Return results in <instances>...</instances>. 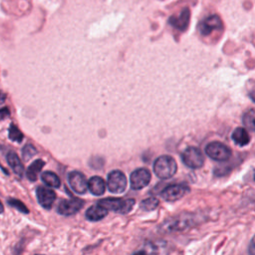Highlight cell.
Returning <instances> with one entry per match:
<instances>
[{
  "label": "cell",
  "mask_w": 255,
  "mask_h": 255,
  "mask_svg": "<svg viewBox=\"0 0 255 255\" xmlns=\"http://www.w3.org/2000/svg\"><path fill=\"white\" fill-rule=\"evenodd\" d=\"M243 125L250 130L255 131V109H249L242 118Z\"/></svg>",
  "instance_id": "obj_20"
},
{
  "label": "cell",
  "mask_w": 255,
  "mask_h": 255,
  "mask_svg": "<svg viewBox=\"0 0 255 255\" xmlns=\"http://www.w3.org/2000/svg\"><path fill=\"white\" fill-rule=\"evenodd\" d=\"M246 90L249 98L255 103V81L249 80L246 84Z\"/></svg>",
  "instance_id": "obj_25"
},
{
  "label": "cell",
  "mask_w": 255,
  "mask_h": 255,
  "mask_svg": "<svg viewBox=\"0 0 255 255\" xmlns=\"http://www.w3.org/2000/svg\"><path fill=\"white\" fill-rule=\"evenodd\" d=\"M150 178H151V175L148 169L137 168L130 173V177H129L130 187L134 190L141 189L149 183Z\"/></svg>",
  "instance_id": "obj_9"
},
{
  "label": "cell",
  "mask_w": 255,
  "mask_h": 255,
  "mask_svg": "<svg viewBox=\"0 0 255 255\" xmlns=\"http://www.w3.org/2000/svg\"><path fill=\"white\" fill-rule=\"evenodd\" d=\"M205 153L208 157L217 161H225L231 156V149L220 141H211L205 146Z\"/></svg>",
  "instance_id": "obj_4"
},
{
  "label": "cell",
  "mask_w": 255,
  "mask_h": 255,
  "mask_svg": "<svg viewBox=\"0 0 255 255\" xmlns=\"http://www.w3.org/2000/svg\"><path fill=\"white\" fill-rule=\"evenodd\" d=\"M190 191V188L182 183L170 184L162 189L160 192L161 197L166 201H175L182 198Z\"/></svg>",
  "instance_id": "obj_8"
},
{
  "label": "cell",
  "mask_w": 255,
  "mask_h": 255,
  "mask_svg": "<svg viewBox=\"0 0 255 255\" xmlns=\"http://www.w3.org/2000/svg\"><path fill=\"white\" fill-rule=\"evenodd\" d=\"M159 201L158 199H156L155 197H148V198H145L143 199L141 202H140V208L144 211H150V210H153L157 207Z\"/></svg>",
  "instance_id": "obj_21"
},
{
  "label": "cell",
  "mask_w": 255,
  "mask_h": 255,
  "mask_svg": "<svg viewBox=\"0 0 255 255\" xmlns=\"http://www.w3.org/2000/svg\"><path fill=\"white\" fill-rule=\"evenodd\" d=\"M36 194H37L38 202L42 207L46 209H49L52 207L56 199V193L52 189L45 186H38L36 190Z\"/></svg>",
  "instance_id": "obj_13"
},
{
  "label": "cell",
  "mask_w": 255,
  "mask_h": 255,
  "mask_svg": "<svg viewBox=\"0 0 255 255\" xmlns=\"http://www.w3.org/2000/svg\"><path fill=\"white\" fill-rule=\"evenodd\" d=\"M37 153V149L36 147L31 144V143H28L26 144L23 148H22V156L25 160H28L30 159L31 157H33L35 154Z\"/></svg>",
  "instance_id": "obj_23"
},
{
  "label": "cell",
  "mask_w": 255,
  "mask_h": 255,
  "mask_svg": "<svg viewBox=\"0 0 255 255\" xmlns=\"http://www.w3.org/2000/svg\"><path fill=\"white\" fill-rule=\"evenodd\" d=\"M9 138L13 141L21 142L23 140V133L17 128L15 125H10L9 128Z\"/></svg>",
  "instance_id": "obj_22"
},
{
  "label": "cell",
  "mask_w": 255,
  "mask_h": 255,
  "mask_svg": "<svg viewBox=\"0 0 255 255\" xmlns=\"http://www.w3.org/2000/svg\"><path fill=\"white\" fill-rule=\"evenodd\" d=\"M45 165V162L42 160V159H36L35 161H33L28 169H27V177L29 180L31 181H35L38 177V174L41 172L42 170V167Z\"/></svg>",
  "instance_id": "obj_18"
},
{
  "label": "cell",
  "mask_w": 255,
  "mask_h": 255,
  "mask_svg": "<svg viewBox=\"0 0 255 255\" xmlns=\"http://www.w3.org/2000/svg\"><path fill=\"white\" fill-rule=\"evenodd\" d=\"M5 100H6V95L0 90V105L3 104L5 102Z\"/></svg>",
  "instance_id": "obj_28"
},
{
  "label": "cell",
  "mask_w": 255,
  "mask_h": 255,
  "mask_svg": "<svg viewBox=\"0 0 255 255\" xmlns=\"http://www.w3.org/2000/svg\"><path fill=\"white\" fill-rule=\"evenodd\" d=\"M68 181L72 189L79 194H84L88 189V181L85 175L80 171L70 172L68 175Z\"/></svg>",
  "instance_id": "obj_11"
},
{
  "label": "cell",
  "mask_w": 255,
  "mask_h": 255,
  "mask_svg": "<svg viewBox=\"0 0 255 255\" xmlns=\"http://www.w3.org/2000/svg\"><path fill=\"white\" fill-rule=\"evenodd\" d=\"M88 188L94 195L99 196V195L104 194V192L106 190V182L104 181L103 178H101L99 176H94L89 179Z\"/></svg>",
  "instance_id": "obj_15"
},
{
  "label": "cell",
  "mask_w": 255,
  "mask_h": 255,
  "mask_svg": "<svg viewBox=\"0 0 255 255\" xmlns=\"http://www.w3.org/2000/svg\"><path fill=\"white\" fill-rule=\"evenodd\" d=\"M98 203L104 206L105 208H107L108 210H112L122 214H127L132 209L135 201L132 198L124 199V198L108 197L100 200Z\"/></svg>",
  "instance_id": "obj_3"
},
{
  "label": "cell",
  "mask_w": 255,
  "mask_h": 255,
  "mask_svg": "<svg viewBox=\"0 0 255 255\" xmlns=\"http://www.w3.org/2000/svg\"><path fill=\"white\" fill-rule=\"evenodd\" d=\"M108 189L113 193H122L127 187V178L121 170H113L109 173L107 179Z\"/></svg>",
  "instance_id": "obj_7"
},
{
  "label": "cell",
  "mask_w": 255,
  "mask_h": 255,
  "mask_svg": "<svg viewBox=\"0 0 255 255\" xmlns=\"http://www.w3.org/2000/svg\"><path fill=\"white\" fill-rule=\"evenodd\" d=\"M41 179L47 186L52 188H58L61 185L59 176L53 171H44L41 175Z\"/></svg>",
  "instance_id": "obj_19"
},
{
  "label": "cell",
  "mask_w": 255,
  "mask_h": 255,
  "mask_svg": "<svg viewBox=\"0 0 255 255\" xmlns=\"http://www.w3.org/2000/svg\"><path fill=\"white\" fill-rule=\"evenodd\" d=\"M7 162L10 165V167L13 169V171L18 175L22 176L24 173V165L21 162L19 156L14 151H10L7 153Z\"/></svg>",
  "instance_id": "obj_17"
},
{
  "label": "cell",
  "mask_w": 255,
  "mask_h": 255,
  "mask_svg": "<svg viewBox=\"0 0 255 255\" xmlns=\"http://www.w3.org/2000/svg\"><path fill=\"white\" fill-rule=\"evenodd\" d=\"M182 162L190 168H199L204 163V156L201 150L195 146H188L181 153Z\"/></svg>",
  "instance_id": "obj_5"
},
{
  "label": "cell",
  "mask_w": 255,
  "mask_h": 255,
  "mask_svg": "<svg viewBox=\"0 0 255 255\" xmlns=\"http://www.w3.org/2000/svg\"><path fill=\"white\" fill-rule=\"evenodd\" d=\"M177 170L175 159L170 155H161L157 157L153 163V171L155 175L161 179L172 177Z\"/></svg>",
  "instance_id": "obj_2"
},
{
  "label": "cell",
  "mask_w": 255,
  "mask_h": 255,
  "mask_svg": "<svg viewBox=\"0 0 255 255\" xmlns=\"http://www.w3.org/2000/svg\"><path fill=\"white\" fill-rule=\"evenodd\" d=\"M231 137H232V140L240 146L247 145L251 139L248 131L244 128H236L233 130Z\"/></svg>",
  "instance_id": "obj_16"
},
{
  "label": "cell",
  "mask_w": 255,
  "mask_h": 255,
  "mask_svg": "<svg viewBox=\"0 0 255 255\" xmlns=\"http://www.w3.org/2000/svg\"><path fill=\"white\" fill-rule=\"evenodd\" d=\"M190 22V10L185 7L183 8L179 14L172 15L168 19V23L175 29L179 31H185L188 28Z\"/></svg>",
  "instance_id": "obj_12"
},
{
  "label": "cell",
  "mask_w": 255,
  "mask_h": 255,
  "mask_svg": "<svg viewBox=\"0 0 255 255\" xmlns=\"http://www.w3.org/2000/svg\"><path fill=\"white\" fill-rule=\"evenodd\" d=\"M108 209L105 208L104 206H102L101 204H96L91 206L90 208L87 209L86 211V218L90 221H98L101 220L102 218H104L107 213H108Z\"/></svg>",
  "instance_id": "obj_14"
},
{
  "label": "cell",
  "mask_w": 255,
  "mask_h": 255,
  "mask_svg": "<svg viewBox=\"0 0 255 255\" xmlns=\"http://www.w3.org/2000/svg\"><path fill=\"white\" fill-rule=\"evenodd\" d=\"M223 23L218 15H210L198 24V31L202 36H209L215 31H221Z\"/></svg>",
  "instance_id": "obj_6"
},
{
  "label": "cell",
  "mask_w": 255,
  "mask_h": 255,
  "mask_svg": "<svg viewBox=\"0 0 255 255\" xmlns=\"http://www.w3.org/2000/svg\"><path fill=\"white\" fill-rule=\"evenodd\" d=\"M4 211V206H3V204H2V202L0 201V213H2Z\"/></svg>",
  "instance_id": "obj_29"
},
{
  "label": "cell",
  "mask_w": 255,
  "mask_h": 255,
  "mask_svg": "<svg viewBox=\"0 0 255 255\" xmlns=\"http://www.w3.org/2000/svg\"><path fill=\"white\" fill-rule=\"evenodd\" d=\"M197 221L194 218L193 214H179L173 217H170L164 220L159 226L160 232L163 233H171L177 231H183L187 228H190Z\"/></svg>",
  "instance_id": "obj_1"
},
{
  "label": "cell",
  "mask_w": 255,
  "mask_h": 255,
  "mask_svg": "<svg viewBox=\"0 0 255 255\" xmlns=\"http://www.w3.org/2000/svg\"><path fill=\"white\" fill-rule=\"evenodd\" d=\"M254 179H255V175H254Z\"/></svg>",
  "instance_id": "obj_30"
},
{
  "label": "cell",
  "mask_w": 255,
  "mask_h": 255,
  "mask_svg": "<svg viewBox=\"0 0 255 255\" xmlns=\"http://www.w3.org/2000/svg\"><path fill=\"white\" fill-rule=\"evenodd\" d=\"M85 204V201L80 198L63 199L58 205V212L62 215H73L77 213Z\"/></svg>",
  "instance_id": "obj_10"
},
{
  "label": "cell",
  "mask_w": 255,
  "mask_h": 255,
  "mask_svg": "<svg viewBox=\"0 0 255 255\" xmlns=\"http://www.w3.org/2000/svg\"><path fill=\"white\" fill-rule=\"evenodd\" d=\"M8 203H9L11 206H13L14 208H16L17 210H19L20 212H22V213H25V214L29 213V210L27 209V207L25 206V204H24L23 202H21L20 200H18V199L10 198V199H8Z\"/></svg>",
  "instance_id": "obj_24"
},
{
  "label": "cell",
  "mask_w": 255,
  "mask_h": 255,
  "mask_svg": "<svg viewBox=\"0 0 255 255\" xmlns=\"http://www.w3.org/2000/svg\"><path fill=\"white\" fill-rule=\"evenodd\" d=\"M9 116H10V112H9V109H8V108L0 109V122L3 121L4 119L8 118Z\"/></svg>",
  "instance_id": "obj_26"
},
{
  "label": "cell",
  "mask_w": 255,
  "mask_h": 255,
  "mask_svg": "<svg viewBox=\"0 0 255 255\" xmlns=\"http://www.w3.org/2000/svg\"><path fill=\"white\" fill-rule=\"evenodd\" d=\"M249 253L255 255V235L251 239V242L249 244Z\"/></svg>",
  "instance_id": "obj_27"
}]
</instances>
